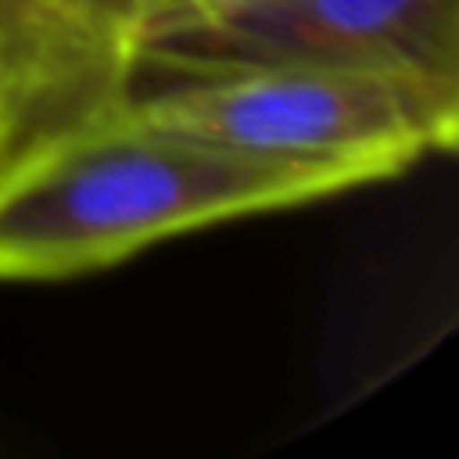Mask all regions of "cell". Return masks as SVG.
Wrapping results in <instances>:
<instances>
[{
  "instance_id": "4",
  "label": "cell",
  "mask_w": 459,
  "mask_h": 459,
  "mask_svg": "<svg viewBox=\"0 0 459 459\" xmlns=\"http://www.w3.org/2000/svg\"><path fill=\"white\" fill-rule=\"evenodd\" d=\"M143 57H294L459 79V0H258L154 36Z\"/></svg>"
},
{
  "instance_id": "5",
  "label": "cell",
  "mask_w": 459,
  "mask_h": 459,
  "mask_svg": "<svg viewBox=\"0 0 459 459\" xmlns=\"http://www.w3.org/2000/svg\"><path fill=\"white\" fill-rule=\"evenodd\" d=\"M140 4H143V25H147L143 47H147L154 36H165L172 29H183V25H194V22H204V18H215V14H226V11H237L258 0H140Z\"/></svg>"
},
{
  "instance_id": "2",
  "label": "cell",
  "mask_w": 459,
  "mask_h": 459,
  "mask_svg": "<svg viewBox=\"0 0 459 459\" xmlns=\"http://www.w3.org/2000/svg\"><path fill=\"white\" fill-rule=\"evenodd\" d=\"M129 111L194 136L369 183L452 151L459 79L326 61H161L143 57Z\"/></svg>"
},
{
  "instance_id": "3",
  "label": "cell",
  "mask_w": 459,
  "mask_h": 459,
  "mask_svg": "<svg viewBox=\"0 0 459 459\" xmlns=\"http://www.w3.org/2000/svg\"><path fill=\"white\" fill-rule=\"evenodd\" d=\"M143 36L140 0H0V176L118 111Z\"/></svg>"
},
{
  "instance_id": "1",
  "label": "cell",
  "mask_w": 459,
  "mask_h": 459,
  "mask_svg": "<svg viewBox=\"0 0 459 459\" xmlns=\"http://www.w3.org/2000/svg\"><path fill=\"white\" fill-rule=\"evenodd\" d=\"M366 183L355 169L247 154L122 104L0 176V280L97 273L158 240Z\"/></svg>"
}]
</instances>
